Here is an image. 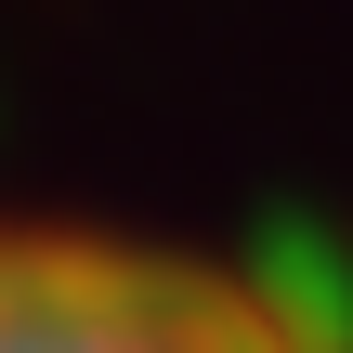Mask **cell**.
<instances>
[{
  "label": "cell",
  "instance_id": "cell-1",
  "mask_svg": "<svg viewBox=\"0 0 353 353\" xmlns=\"http://www.w3.org/2000/svg\"><path fill=\"white\" fill-rule=\"evenodd\" d=\"M0 353H341V341L236 262L0 210Z\"/></svg>",
  "mask_w": 353,
  "mask_h": 353
}]
</instances>
